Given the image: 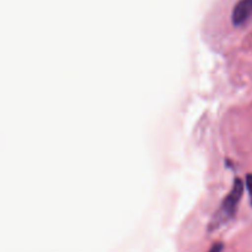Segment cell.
<instances>
[{
  "label": "cell",
  "mask_w": 252,
  "mask_h": 252,
  "mask_svg": "<svg viewBox=\"0 0 252 252\" xmlns=\"http://www.w3.org/2000/svg\"><path fill=\"white\" fill-rule=\"evenodd\" d=\"M221 250H223V244L218 243V244H214L208 252H221Z\"/></svg>",
  "instance_id": "cell-4"
},
{
  "label": "cell",
  "mask_w": 252,
  "mask_h": 252,
  "mask_svg": "<svg viewBox=\"0 0 252 252\" xmlns=\"http://www.w3.org/2000/svg\"><path fill=\"white\" fill-rule=\"evenodd\" d=\"M246 185H248L249 193H250L251 202H252V175H249V176L246 177Z\"/></svg>",
  "instance_id": "cell-3"
},
{
  "label": "cell",
  "mask_w": 252,
  "mask_h": 252,
  "mask_svg": "<svg viewBox=\"0 0 252 252\" xmlns=\"http://www.w3.org/2000/svg\"><path fill=\"white\" fill-rule=\"evenodd\" d=\"M252 17V0H239L231 14V20L235 26L246 24Z\"/></svg>",
  "instance_id": "cell-2"
},
{
  "label": "cell",
  "mask_w": 252,
  "mask_h": 252,
  "mask_svg": "<svg viewBox=\"0 0 252 252\" xmlns=\"http://www.w3.org/2000/svg\"><path fill=\"white\" fill-rule=\"evenodd\" d=\"M243 191H244L243 182H241L240 180H235L233 189H231V191L229 192L226 198L223 201L219 211L217 212L216 217H214L213 224H216V225L218 226L219 224L223 223V221H226L229 218H231V217L235 214L239 201H240L241 196H243Z\"/></svg>",
  "instance_id": "cell-1"
}]
</instances>
